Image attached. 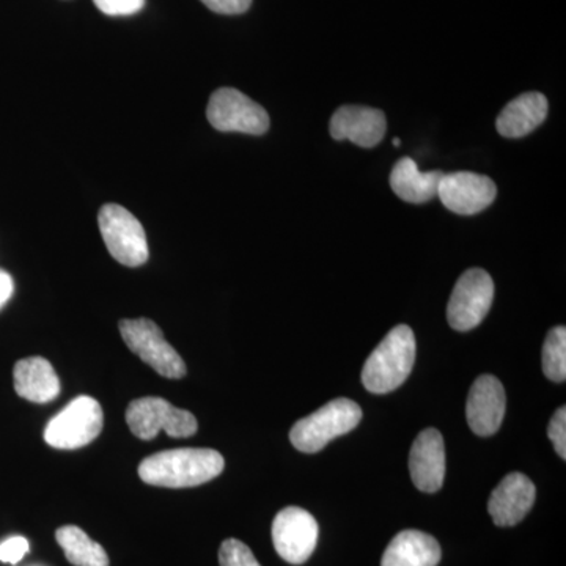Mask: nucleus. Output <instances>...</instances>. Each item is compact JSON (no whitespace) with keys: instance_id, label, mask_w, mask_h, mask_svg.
Wrapping results in <instances>:
<instances>
[{"instance_id":"nucleus-1","label":"nucleus","mask_w":566,"mask_h":566,"mask_svg":"<svg viewBox=\"0 0 566 566\" xmlns=\"http://www.w3.org/2000/svg\"><path fill=\"white\" fill-rule=\"evenodd\" d=\"M226 461L211 449H175L155 453L139 464L142 482L163 488H192L221 475Z\"/></svg>"},{"instance_id":"nucleus-2","label":"nucleus","mask_w":566,"mask_h":566,"mask_svg":"<svg viewBox=\"0 0 566 566\" xmlns=\"http://www.w3.org/2000/svg\"><path fill=\"white\" fill-rule=\"evenodd\" d=\"M416 363V337L406 324L395 326L364 365L363 382L371 394H389L403 385Z\"/></svg>"},{"instance_id":"nucleus-3","label":"nucleus","mask_w":566,"mask_h":566,"mask_svg":"<svg viewBox=\"0 0 566 566\" xmlns=\"http://www.w3.org/2000/svg\"><path fill=\"white\" fill-rule=\"evenodd\" d=\"M363 420V409L348 398H337L314 415L293 424L290 441L303 453H316L338 436L349 433Z\"/></svg>"},{"instance_id":"nucleus-4","label":"nucleus","mask_w":566,"mask_h":566,"mask_svg":"<svg viewBox=\"0 0 566 566\" xmlns=\"http://www.w3.org/2000/svg\"><path fill=\"white\" fill-rule=\"evenodd\" d=\"M104 415L95 398L82 395L52 417L44 441L54 449L74 450L91 444L102 433Z\"/></svg>"},{"instance_id":"nucleus-5","label":"nucleus","mask_w":566,"mask_h":566,"mask_svg":"<svg viewBox=\"0 0 566 566\" xmlns=\"http://www.w3.org/2000/svg\"><path fill=\"white\" fill-rule=\"evenodd\" d=\"M126 423L133 434L142 441H151L159 431H166L172 438H191L199 428L192 412L175 408L159 397H145L132 401L126 409Z\"/></svg>"},{"instance_id":"nucleus-6","label":"nucleus","mask_w":566,"mask_h":566,"mask_svg":"<svg viewBox=\"0 0 566 566\" xmlns=\"http://www.w3.org/2000/svg\"><path fill=\"white\" fill-rule=\"evenodd\" d=\"M98 223L104 244L118 263L129 268L147 263V234L133 212L120 205L107 203L99 210Z\"/></svg>"},{"instance_id":"nucleus-7","label":"nucleus","mask_w":566,"mask_h":566,"mask_svg":"<svg viewBox=\"0 0 566 566\" xmlns=\"http://www.w3.org/2000/svg\"><path fill=\"white\" fill-rule=\"evenodd\" d=\"M120 334L126 346L164 378L181 379L186 364L180 354L164 338L158 324L148 318L122 319Z\"/></svg>"},{"instance_id":"nucleus-8","label":"nucleus","mask_w":566,"mask_h":566,"mask_svg":"<svg viewBox=\"0 0 566 566\" xmlns=\"http://www.w3.org/2000/svg\"><path fill=\"white\" fill-rule=\"evenodd\" d=\"M207 117L212 128L222 133L262 136L270 129L268 112L237 88H219L212 93Z\"/></svg>"},{"instance_id":"nucleus-9","label":"nucleus","mask_w":566,"mask_h":566,"mask_svg":"<svg viewBox=\"0 0 566 566\" xmlns=\"http://www.w3.org/2000/svg\"><path fill=\"white\" fill-rule=\"evenodd\" d=\"M494 300V282L485 270L474 268L458 279L449 307L447 319L450 326L460 333L475 329L486 318Z\"/></svg>"},{"instance_id":"nucleus-10","label":"nucleus","mask_w":566,"mask_h":566,"mask_svg":"<svg viewBox=\"0 0 566 566\" xmlns=\"http://www.w3.org/2000/svg\"><path fill=\"white\" fill-rule=\"evenodd\" d=\"M318 523L307 510L286 506L277 513L273 523V543L283 560L303 565L318 545Z\"/></svg>"},{"instance_id":"nucleus-11","label":"nucleus","mask_w":566,"mask_h":566,"mask_svg":"<svg viewBox=\"0 0 566 566\" xmlns=\"http://www.w3.org/2000/svg\"><path fill=\"white\" fill-rule=\"evenodd\" d=\"M442 205L461 216L482 212L494 202L497 188L485 175L474 172L444 174L438 186Z\"/></svg>"},{"instance_id":"nucleus-12","label":"nucleus","mask_w":566,"mask_h":566,"mask_svg":"<svg viewBox=\"0 0 566 566\" xmlns=\"http://www.w3.org/2000/svg\"><path fill=\"white\" fill-rule=\"evenodd\" d=\"M506 409L505 389L493 375L475 379L465 405L469 427L479 436L497 433Z\"/></svg>"},{"instance_id":"nucleus-13","label":"nucleus","mask_w":566,"mask_h":566,"mask_svg":"<svg viewBox=\"0 0 566 566\" xmlns=\"http://www.w3.org/2000/svg\"><path fill=\"white\" fill-rule=\"evenodd\" d=\"M409 472L417 490L423 493H438L444 485V438L436 428H427L417 436L409 453Z\"/></svg>"},{"instance_id":"nucleus-14","label":"nucleus","mask_w":566,"mask_h":566,"mask_svg":"<svg viewBox=\"0 0 566 566\" xmlns=\"http://www.w3.org/2000/svg\"><path fill=\"white\" fill-rule=\"evenodd\" d=\"M536 490L527 475L513 472L499 483L488 502V512L495 526L513 527L520 524L535 504Z\"/></svg>"},{"instance_id":"nucleus-15","label":"nucleus","mask_w":566,"mask_h":566,"mask_svg":"<svg viewBox=\"0 0 566 566\" xmlns=\"http://www.w3.org/2000/svg\"><path fill=\"white\" fill-rule=\"evenodd\" d=\"M331 136L335 140H352L363 148H374L387 132L385 112L365 106H344L331 118Z\"/></svg>"},{"instance_id":"nucleus-16","label":"nucleus","mask_w":566,"mask_h":566,"mask_svg":"<svg viewBox=\"0 0 566 566\" xmlns=\"http://www.w3.org/2000/svg\"><path fill=\"white\" fill-rule=\"evenodd\" d=\"M14 390L32 403H50L61 394V381L50 360L28 357L14 365Z\"/></svg>"},{"instance_id":"nucleus-17","label":"nucleus","mask_w":566,"mask_h":566,"mask_svg":"<svg viewBox=\"0 0 566 566\" xmlns=\"http://www.w3.org/2000/svg\"><path fill=\"white\" fill-rule=\"evenodd\" d=\"M549 104L545 95L528 92L510 102L495 122L499 134L509 139H520L535 132L546 120Z\"/></svg>"},{"instance_id":"nucleus-18","label":"nucleus","mask_w":566,"mask_h":566,"mask_svg":"<svg viewBox=\"0 0 566 566\" xmlns=\"http://www.w3.org/2000/svg\"><path fill=\"white\" fill-rule=\"evenodd\" d=\"M441 557V546L434 536L409 528L389 543L381 566H438Z\"/></svg>"},{"instance_id":"nucleus-19","label":"nucleus","mask_w":566,"mask_h":566,"mask_svg":"<svg viewBox=\"0 0 566 566\" xmlns=\"http://www.w3.org/2000/svg\"><path fill=\"white\" fill-rule=\"evenodd\" d=\"M444 172L431 170L422 172L415 159L401 158L390 174V188L408 203H427L438 197V186Z\"/></svg>"},{"instance_id":"nucleus-20","label":"nucleus","mask_w":566,"mask_h":566,"mask_svg":"<svg viewBox=\"0 0 566 566\" xmlns=\"http://www.w3.org/2000/svg\"><path fill=\"white\" fill-rule=\"evenodd\" d=\"M55 539L65 553L66 560L74 566H109V557L98 543L93 542L77 526H63L55 532Z\"/></svg>"},{"instance_id":"nucleus-21","label":"nucleus","mask_w":566,"mask_h":566,"mask_svg":"<svg viewBox=\"0 0 566 566\" xmlns=\"http://www.w3.org/2000/svg\"><path fill=\"white\" fill-rule=\"evenodd\" d=\"M543 371L546 378L554 382H564L566 379V329L557 326L546 335L543 345Z\"/></svg>"},{"instance_id":"nucleus-22","label":"nucleus","mask_w":566,"mask_h":566,"mask_svg":"<svg viewBox=\"0 0 566 566\" xmlns=\"http://www.w3.org/2000/svg\"><path fill=\"white\" fill-rule=\"evenodd\" d=\"M219 564L221 566H262L253 556L251 547L234 538L222 543L219 549Z\"/></svg>"},{"instance_id":"nucleus-23","label":"nucleus","mask_w":566,"mask_h":566,"mask_svg":"<svg viewBox=\"0 0 566 566\" xmlns=\"http://www.w3.org/2000/svg\"><path fill=\"white\" fill-rule=\"evenodd\" d=\"M547 436L553 441L554 449L557 455L565 460L566 458V408L562 406L556 411V415L551 419L549 427H547Z\"/></svg>"},{"instance_id":"nucleus-24","label":"nucleus","mask_w":566,"mask_h":566,"mask_svg":"<svg viewBox=\"0 0 566 566\" xmlns=\"http://www.w3.org/2000/svg\"><path fill=\"white\" fill-rule=\"evenodd\" d=\"M107 17H129L144 9L145 0H93Z\"/></svg>"},{"instance_id":"nucleus-25","label":"nucleus","mask_w":566,"mask_h":566,"mask_svg":"<svg viewBox=\"0 0 566 566\" xmlns=\"http://www.w3.org/2000/svg\"><path fill=\"white\" fill-rule=\"evenodd\" d=\"M29 549H31V546H29L24 536H11V538L0 543V562L11 565L20 564Z\"/></svg>"},{"instance_id":"nucleus-26","label":"nucleus","mask_w":566,"mask_h":566,"mask_svg":"<svg viewBox=\"0 0 566 566\" xmlns=\"http://www.w3.org/2000/svg\"><path fill=\"white\" fill-rule=\"evenodd\" d=\"M205 6L219 14H241L249 10L252 0H202Z\"/></svg>"},{"instance_id":"nucleus-27","label":"nucleus","mask_w":566,"mask_h":566,"mask_svg":"<svg viewBox=\"0 0 566 566\" xmlns=\"http://www.w3.org/2000/svg\"><path fill=\"white\" fill-rule=\"evenodd\" d=\"M14 292V283L7 271L0 270V311L6 307Z\"/></svg>"},{"instance_id":"nucleus-28","label":"nucleus","mask_w":566,"mask_h":566,"mask_svg":"<svg viewBox=\"0 0 566 566\" xmlns=\"http://www.w3.org/2000/svg\"><path fill=\"white\" fill-rule=\"evenodd\" d=\"M392 144L395 145V147H400L401 140L400 139H394Z\"/></svg>"}]
</instances>
